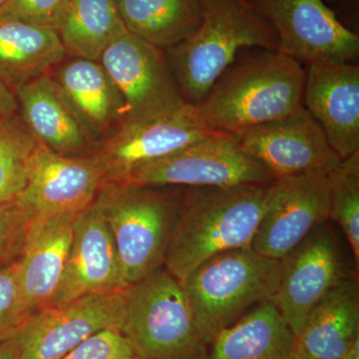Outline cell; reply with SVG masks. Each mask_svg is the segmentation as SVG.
I'll return each instance as SVG.
<instances>
[{
  "label": "cell",
  "mask_w": 359,
  "mask_h": 359,
  "mask_svg": "<svg viewBox=\"0 0 359 359\" xmlns=\"http://www.w3.org/2000/svg\"><path fill=\"white\" fill-rule=\"evenodd\" d=\"M269 185L185 188L165 269L182 282L211 257L252 247Z\"/></svg>",
  "instance_id": "1"
},
{
  "label": "cell",
  "mask_w": 359,
  "mask_h": 359,
  "mask_svg": "<svg viewBox=\"0 0 359 359\" xmlns=\"http://www.w3.org/2000/svg\"><path fill=\"white\" fill-rule=\"evenodd\" d=\"M304 80L299 61L278 50H264L226 70L198 111L208 129L235 136L304 105Z\"/></svg>",
  "instance_id": "2"
},
{
  "label": "cell",
  "mask_w": 359,
  "mask_h": 359,
  "mask_svg": "<svg viewBox=\"0 0 359 359\" xmlns=\"http://www.w3.org/2000/svg\"><path fill=\"white\" fill-rule=\"evenodd\" d=\"M278 46L275 30L250 0H202L199 28L165 54L184 100L198 105L240 49Z\"/></svg>",
  "instance_id": "3"
},
{
  "label": "cell",
  "mask_w": 359,
  "mask_h": 359,
  "mask_svg": "<svg viewBox=\"0 0 359 359\" xmlns=\"http://www.w3.org/2000/svg\"><path fill=\"white\" fill-rule=\"evenodd\" d=\"M183 187L105 183L94 205L109 226L129 287L163 268L183 200Z\"/></svg>",
  "instance_id": "4"
},
{
  "label": "cell",
  "mask_w": 359,
  "mask_h": 359,
  "mask_svg": "<svg viewBox=\"0 0 359 359\" xmlns=\"http://www.w3.org/2000/svg\"><path fill=\"white\" fill-rule=\"evenodd\" d=\"M280 261L250 248L222 252L194 269L182 285L207 346L250 309L271 301L278 287Z\"/></svg>",
  "instance_id": "5"
},
{
  "label": "cell",
  "mask_w": 359,
  "mask_h": 359,
  "mask_svg": "<svg viewBox=\"0 0 359 359\" xmlns=\"http://www.w3.org/2000/svg\"><path fill=\"white\" fill-rule=\"evenodd\" d=\"M121 332L140 359L207 353L185 290L165 266L125 290Z\"/></svg>",
  "instance_id": "6"
},
{
  "label": "cell",
  "mask_w": 359,
  "mask_h": 359,
  "mask_svg": "<svg viewBox=\"0 0 359 359\" xmlns=\"http://www.w3.org/2000/svg\"><path fill=\"white\" fill-rule=\"evenodd\" d=\"M280 264V280L271 302L295 335L325 294L358 276L359 266L348 243L330 219L311 231Z\"/></svg>",
  "instance_id": "7"
},
{
  "label": "cell",
  "mask_w": 359,
  "mask_h": 359,
  "mask_svg": "<svg viewBox=\"0 0 359 359\" xmlns=\"http://www.w3.org/2000/svg\"><path fill=\"white\" fill-rule=\"evenodd\" d=\"M273 176L238 145L233 135L214 132L139 168L119 183L140 186L269 185Z\"/></svg>",
  "instance_id": "8"
},
{
  "label": "cell",
  "mask_w": 359,
  "mask_h": 359,
  "mask_svg": "<svg viewBox=\"0 0 359 359\" xmlns=\"http://www.w3.org/2000/svg\"><path fill=\"white\" fill-rule=\"evenodd\" d=\"M197 105L184 102L161 114L122 122L92 152L105 183H119L139 168L176 152L207 135Z\"/></svg>",
  "instance_id": "9"
},
{
  "label": "cell",
  "mask_w": 359,
  "mask_h": 359,
  "mask_svg": "<svg viewBox=\"0 0 359 359\" xmlns=\"http://www.w3.org/2000/svg\"><path fill=\"white\" fill-rule=\"evenodd\" d=\"M240 147L273 180L323 175L341 162L327 135L302 105L294 112L235 135Z\"/></svg>",
  "instance_id": "10"
},
{
  "label": "cell",
  "mask_w": 359,
  "mask_h": 359,
  "mask_svg": "<svg viewBox=\"0 0 359 359\" xmlns=\"http://www.w3.org/2000/svg\"><path fill=\"white\" fill-rule=\"evenodd\" d=\"M278 37V50L311 65L351 62L359 37L337 20L323 0H250Z\"/></svg>",
  "instance_id": "11"
},
{
  "label": "cell",
  "mask_w": 359,
  "mask_h": 359,
  "mask_svg": "<svg viewBox=\"0 0 359 359\" xmlns=\"http://www.w3.org/2000/svg\"><path fill=\"white\" fill-rule=\"evenodd\" d=\"M99 61L124 100V121L161 114L186 102L166 54L128 30Z\"/></svg>",
  "instance_id": "12"
},
{
  "label": "cell",
  "mask_w": 359,
  "mask_h": 359,
  "mask_svg": "<svg viewBox=\"0 0 359 359\" xmlns=\"http://www.w3.org/2000/svg\"><path fill=\"white\" fill-rule=\"evenodd\" d=\"M124 290L90 294L33 314L18 332L20 359H62L104 330H121Z\"/></svg>",
  "instance_id": "13"
},
{
  "label": "cell",
  "mask_w": 359,
  "mask_h": 359,
  "mask_svg": "<svg viewBox=\"0 0 359 359\" xmlns=\"http://www.w3.org/2000/svg\"><path fill=\"white\" fill-rule=\"evenodd\" d=\"M328 218L327 176L273 180L252 248L262 256L280 261Z\"/></svg>",
  "instance_id": "14"
},
{
  "label": "cell",
  "mask_w": 359,
  "mask_h": 359,
  "mask_svg": "<svg viewBox=\"0 0 359 359\" xmlns=\"http://www.w3.org/2000/svg\"><path fill=\"white\" fill-rule=\"evenodd\" d=\"M105 184L92 156L73 157L40 145L18 203L33 218L80 212L94 204Z\"/></svg>",
  "instance_id": "15"
},
{
  "label": "cell",
  "mask_w": 359,
  "mask_h": 359,
  "mask_svg": "<svg viewBox=\"0 0 359 359\" xmlns=\"http://www.w3.org/2000/svg\"><path fill=\"white\" fill-rule=\"evenodd\" d=\"M109 226L95 205L78 214L67 262L51 306L126 290Z\"/></svg>",
  "instance_id": "16"
},
{
  "label": "cell",
  "mask_w": 359,
  "mask_h": 359,
  "mask_svg": "<svg viewBox=\"0 0 359 359\" xmlns=\"http://www.w3.org/2000/svg\"><path fill=\"white\" fill-rule=\"evenodd\" d=\"M304 106L341 159L359 151V67L351 62L309 65Z\"/></svg>",
  "instance_id": "17"
},
{
  "label": "cell",
  "mask_w": 359,
  "mask_h": 359,
  "mask_svg": "<svg viewBox=\"0 0 359 359\" xmlns=\"http://www.w3.org/2000/svg\"><path fill=\"white\" fill-rule=\"evenodd\" d=\"M79 212L32 222L18 257L23 308L27 316L50 308L65 273Z\"/></svg>",
  "instance_id": "18"
},
{
  "label": "cell",
  "mask_w": 359,
  "mask_h": 359,
  "mask_svg": "<svg viewBox=\"0 0 359 359\" xmlns=\"http://www.w3.org/2000/svg\"><path fill=\"white\" fill-rule=\"evenodd\" d=\"M49 75L96 144L124 121V100L100 61L66 56Z\"/></svg>",
  "instance_id": "19"
},
{
  "label": "cell",
  "mask_w": 359,
  "mask_h": 359,
  "mask_svg": "<svg viewBox=\"0 0 359 359\" xmlns=\"http://www.w3.org/2000/svg\"><path fill=\"white\" fill-rule=\"evenodd\" d=\"M359 344V278L339 283L309 311L295 335L294 359H341Z\"/></svg>",
  "instance_id": "20"
},
{
  "label": "cell",
  "mask_w": 359,
  "mask_h": 359,
  "mask_svg": "<svg viewBox=\"0 0 359 359\" xmlns=\"http://www.w3.org/2000/svg\"><path fill=\"white\" fill-rule=\"evenodd\" d=\"M15 94L18 114L40 145L61 155L91 156L95 142L49 73L20 87Z\"/></svg>",
  "instance_id": "21"
},
{
  "label": "cell",
  "mask_w": 359,
  "mask_h": 359,
  "mask_svg": "<svg viewBox=\"0 0 359 359\" xmlns=\"http://www.w3.org/2000/svg\"><path fill=\"white\" fill-rule=\"evenodd\" d=\"M295 334L271 301L261 302L208 346L209 359H294Z\"/></svg>",
  "instance_id": "22"
},
{
  "label": "cell",
  "mask_w": 359,
  "mask_h": 359,
  "mask_svg": "<svg viewBox=\"0 0 359 359\" xmlns=\"http://www.w3.org/2000/svg\"><path fill=\"white\" fill-rule=\"evenodd\" d=\"M65 57L57 32L0 20V79L14 92L48 74Z\"/></svg>",
  "instance_id": "23"
},
{
  "label": "cell",
  "mask_w": 359,
  "mask_h": 359,
  "mask_svg": "<svg viewBox=\"0 0 359 359\" xmlns=\"http://www.w3.org/2000/svg\"><path fill=\"white\" fill-rule=\"evenodd\" d=\"M125 27L167 50L189 39L202 21V0H115Z\"/></svg>",
  "instance_id": "24"
},
{
  "label": "cell",
  "mask_w": 359,
  "mask_h": 359,
  "mask_svg": "<svg viewBox=\"0 0 359 359\" xmlns=\"http://www.w3.org/2000/svg\"><path fill=\"white\" fill-rule=\"evenodd\" d=\"M126 32L115 0H70L58 35L68 57L99 61Z\"/></svg>",
  "instance_id": "25"
},
{
  "label": "cell",
  "mask_w": 359,
  "mask_h": 359,
  "mask_svg": "<svg viewBox=\"0 0 359 359\" xmlns=\"http://www.w3.org/2000/svg\"><path fill=\"white\" fill-rule=\"evenodd\" d=\"M39 147L20 114L0 119V203L18 199L25 190Z\"/></svg>",
  "instance_id": "26"
},
{
  "label": "cell",
  "mask_w": 359,
  "mask_h": 359,
  "mask_svg": "<svg viewBox=\"0 0 359 359\" xmlns=\"http://www.w3.org/2000/svg\"><path fill=\"white\" fill-rule=\"evenodd\" d=\"M330 221L340 229L359 266V151L327 175Z\"/></svg>",
  "instance_id": "27"
},
{
  "label": "cell",
  "mask_w": 359,
  "mask_h": 359,
  "mask_svg": "<svg viewBox=\"0 0 359 359\" xmlns=\"http://www.w3.org/2000/svg\"><path fill=\"white\" fill-rule=\"evenodd\" d=\"M70 0H8L0 9V20H14L57 32Z\"/></svg>",
  "instance_id": "28"
},
{
  "label": "cell",
  "mask_w": 359,
  "mask_h": 359,
  "mask_svg": "<svg viewBox=\"0 0 359 359\" xmlns=\"http://www.w3.org/2000/svg\"><path fill=\"white\" fill-rule=\"evenodd\" d=\"M28 318L21 297L18 259L0 269V340L18 334Z\"/></svg>",
  "instance_id": "29"
},
{
  "label": "cell",
  "mask_w": 359,
  "mask_h": 359,
  "mask_svg": "<svg viewBox=\"0 0 359 359\" xmlns=\"http://www.w3.org/2000/svg\"><path fill=\"white\" fill-rule=\"evenodd\" d=\"M33 221L18 201L0 203V269L20 257Z\"/></svg>",
  "instance_id": "30"
},
{
  "label": "cell",
  "mask_w": 359,
  "mask_h": 359,
  "mask_svg": "<svg viewBox=\"0 0 359 359\" xmlns=\"http://www.w3.org/2000/svg\"><path fill=\"white\" fill-rule=\"evenodd\" d=\"M62 359H140L119 330H104L83 340Z\"/></svg>",
  "instance_id": "31"
},
{
  "label": "cell",
  "mask_w": 359,
  "mask_h": 359,
  "mask_svg": "<svg viewBox=\"0 0 359 359\" xmlns=\"http://www.w3.org/2000/svg\"><path fill=\"white\" fill-rule=\"evenodd\" d=\"M18 114V102L15 92L0 79V119Z\"/></svg>",
  "instance_id": "32"
},
{
  "label": "cell",
  "mask_w": 359,
  "mask_h": 359,
  "mask_svg": "<svg viewBox=\"0 0 359 359\" xmlns=\"http://www.w3.org/2000/svg\"><path fill=\"white\" fill-rule=\"evenodd\" d=\"M0 359H20V344L18 334L0 340Z\"/></svg>",
  "instance_id": "33"
},
{
  "label": "cell",
  "mask_w": 359,
  "mask_h": 359,
  "mask_svg": "<svg viewBox=\"0 0 359 359\" xmlns=\"http://www.w3.org/2000/svg\"><path fill=\"white\" fill-rule=\"evenodd\" d=\"M341 359H359V344H356V346L349 351V353Z\"/></svg>",
  "instance_id": "34"
},
{
  "label": "cell",
  "mask_w": 359,
  "mask_h": 359,
  "mask_svg": "<svg viewBox=\"0 0 359 359\" xmlns=\"http://www.w3.org/2000/svg\"><path fill=\"white\" fill-rule=\"evenodd\" d=\"M186 359H209L208 358V354H202V355L194 356V358H186Z\"/></svg>",
  "instance_id": "35"
},
{
  "label": "cell",
  "mask_w": 359,
  "mask_h": 359,
  "mask_svg": "<svg viewBox=\"0 0 359 359\" xmlns=\"http://www.w3.org/2000/svg\"><path fill=\"white\" fill-rule=\"evenodd\" d=\"M7 1H8V0H0V9H1L2 7L6 6Z\"/></svg>",
  "instance_id": "36"
}]
</instances>
